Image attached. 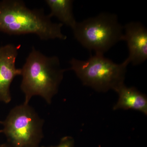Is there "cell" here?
I'll return each mask as SVG.
<instances>
[{
    "label": "cell",
    "mask_w": 147,
    "mask_h": 147,
    "mask_svg": "<svg viewBox=\"0 0 147 147\" xmlns=\"http://www.w3.org/2000/svg\"><path fill=\"white\" fill-rule=\"evenodd\" d=\"M42 9L28 8L19 0L0 1V32L13 35L34 34L42 40L67 37L61 23H53Z\"/></svg>",
    "instance_id": "1"
},
{
    "label": "cell",
    "mask_w": 147,
    "mask_h": 147,
    "mask_svg": "<svg viewBox=\"0 0 147 147\" xmlns=\"http://www.w3.org/2000/svg\"><path fill=\"white\" fill-rule=\"evenodd\" d=\"M21 69V90L24 103L29 104L33 96H39L48 104L57 93L65 71L57 56L47 57L33 47Z\"/></svg>",
    "instance_id": "2"
},
{
    "label": "cell",
    "mask_w": 147,
    "mask_h": 147,
    "mask_svg": "<svg viewBox=\"0 0 147 147\" xmlns=\"http://www.w3.org/2000/svg\"><path fill=\"white\" fill-rule=\"evenodd\" d=\"M69 63V69L74 71L84 85L99 92L115 91L124 84L129 64L126 60L121 63H115L99 54L85 61L72 58Z\"/></svg>",
    "instance_id": "3"
},
{
    "label": "cell",
    "mask_w": 147,
    "mask_h": 147,
    "mask_svg": "<svg viewBox=\"0 0 147 147\" xmlns=\"http://www.w3.org/2000/svg\"><path fill=\"white\" fill-rule=\"evenodd\" d=\"M72 30L83 47L102 55L122 40L124 32L117 15L108 13L77 22Z\"/></svg>",
    "instance_id": "4"
},
{
    "label": "cell",
    "mask_w": 147,
    "mask_h": 147,
    "mask_svg": "<svg viewBox=\"0 0 147 147\" xmlns=\"http://www.w3.org/2000/svg\"><path fill=\"white\" fill-rule=\"evenodd\" d=\"M0 123L3 125L0 133L6 137L7 147H39L44 121L29 104L13 108Z\"/></svg>",
    "instance_id": "5"
},
{
    "label": "cell",
    "mask_w": 147,
    "mask_h": 147,
    "mask_svg": "<svg viewBox=\"0 0 147 147\" xmlns=\"http://www.w3.org/2000/svg\"><path fill=\"white\" fill-rule=\"evenodd\" d=\"M20 45L7 44L0 47V101L8 103L11 101L10 88L16 76L21 75V69L16 66Z\"/></svg>",
    "instance_id": "6"
},
{
    "label": "cell",
    "mask_w": 147,
    "mask_h": 147,
    "mask_svg": "<svg viewBox=\"0 0 147 147\" xmlns=\"http://www.w3.org/2000/svg\"><path fill=\"white\" fill-rule=\"evenodd\" d=\"M123 41L127 44L129 56L126 60L134 65L144 63L147 59V30L142 24L131 22L123 27Z\"/></svg>",
    "instance_id": "7"
},
{
    "label": "cell",
    "mask_w": 147,
    "mask_h": 147,
    "mask_svg": "<svg viewBox=\"0 0 147 147\" xmlns=\"http://www.w3.org/2000/svg\"><path fill=\"white\" fill-rule=\"evenodd\" d=\"M115 91L119 96L114 110L131 109L147 115V98L134 87H127L124 84L117 88Z\"/></svg>",
    "instance_id": "8"
},
{
    "label": "cell",
    "mask_w": 147,
    "mask_h": 147,
    "mask_svg": "<svg viewBox=\"0 0 147 147\" xmlns=\"http://www.w3.org/2000/svg\"><path fill=\"white\" fill-rule=\"evenodd\" d=\"M45 2L50 7V13L48 14L50 18L55 16L63 25L73 29L76 22L73 13V1L71 0H46Z\"/></svg>",
    "instance_id": "9"
},
{
    "label": "cell",
    "mask_w": 147,
    "mask_h": 147,
    "mask_svg": "<svg viewBox=\"0 0 147 147\" xmlns=\"http://www.w3.org/2000/svg\"><path fill=\"white\" fill-rule=\"evenodd\" d=\"M41 147H74V140L72 137L67 136L61 139L60 142L57 146Z\"/></svg>",
    "instance_id": "10"
},
{
    "label": "cell",
    "mask_w": 147,
    "mask_h": 147,
    "mask_svg": "<svg viewBox=\"0 0 147 147\" xmlns=\"http://www.w3.org/2000/svg\"><path fill=\"white\" fill-rule=\"evenodd\" d=\"M0 147H7L5 144H0Z\"/></svg>",
    "instance_id": "11"
}]
</instances>
